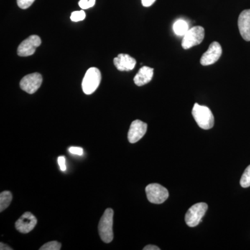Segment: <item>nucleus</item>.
I'll list each match as a JSON object with an SVG mask.
<instances>
[{"label":"nucleus","instance_id":"f257e3e1","mask_svg":"<svg viewBox=\"0 0 250 250\" xmlns=\"http://www.w3.org/2000/svg\"><path fill=\"white\" fill-rule=\"evenodd\" d=\"M192 114L197 124L202 129H211L214 125V116L210 108L195 104L192 110Z\"/></svg>","mask_w":250,"mask_h":250},{"label":"nucleus","instance_id":"f03ea898","mask_svg":"<svg viewBox=\"0 0 250 250\" xmlns=\"http://www.w3.org/2000/svg\"><path fill=\"white\" fill-rule=\"evenodd\" d=\"M113 209L106 208L99 223V233L105 243H110L113 239Z\"/></svg>","mask_w":250,"mask_h":250},{"label":"nucleus","instance_id":"7ed1b4c3","mask_svg":"<svg viewBox=\"0 0 250 250\" xmlns=\"http://www.w3.org/2000/svg\"><path fill=\"white\" fill-rule=\"evenodd\" d=\"M102 75L99 69L97 67H90L85 72V75L82 82V89L86 95H91L100 85L101 82Z\"/></svg>","mask_w":250,"mask_h":250},{"label":"nucleus","instance_id":"20e7f679","mask_svg":"<svg viewBox=\"0 0 250 250\" xmlns=\"http://www.w3.org/2000/svg\"><path fill=\"white\" fill-rule=\"evenodd\" d=\"M208 209V205L205 202H200L192 206L185 216L186 223L190 228H194L201 223L202 219L205 216Z\"/></svg>","mask_w":250,"mask_h":250},{"label":"nucleus","instance_id":"39448f33","mask_svg":"<svg viewBox=\"0 0 250 250\" xmlns=\"http://www.w3.org/2000/svg\"><path fill=\"white\" fill-rule=\"evenodd\" d=\"M146 195L151 203L160 205L168 198V190L159 184H151L146 187Z\"/></svg>","mask_w":250,"mask_h":250},{"label":"nucleus","instance_id":"423d86ee","mask_svg":"<svg viewBox=\"0 0 250 250\" xmlns=\"http://www.w3.org/2000/svg\"><path fill=\"white\" fill-rule=\"evenodd\" d=\"M205 39V29L196 26L188 29L184 36L182 46L184 49L191 48L194 46L200 45Z\"/></svg>","mask_w":250,"mask_h":250},{"label":"nucleus","instance_id":"0eeeda50","mask_svg":"<svg viewBox=\"0 0 250 250\" xmlns=\"http://www.w3.org/2000/svg\"><path fill=\"white\" fill-rule=\"evenodd\" d=\"M42 82V77L41 74L34 72L23 77L20 85L24 91L29 94H34L40 88Z\"/></svg>","mask_w":250,"mask_h":250},{"label":"nucleus","instance_id":"6e6552de","mask_svg":"<svg viewBox=\"0 0 250 250\" xmlns=\"http://www.w3.org/2000/svg\"><path fill=\"white\" fill-rule=\"evenodd\" d=\"M41 39L39 36L32 35L23 41L18 46V54L20 57H29L35 53L36 49L41 45Z\"/></svg>","mask_w":250,"mask_h":250},{"label":"nucleus","instance_id":"1a4fd4ad","mask_svg":"<svg viewBox=\"0 0 250 250\" xmlns=\"http://www.w3.org/2000/svg\"><path fill=\"white\" fill-rule=\"evenodd\" d=\"M223 53L221 45L218 42H213L208 47L207 52L202 55L200 63L204 66L212 65L218 62Z\"/></svg>","mask_w":250,"mask_h":250},{"label":"nucleus","instance_id":"9d476101","mask_svg":"<svg viewBox=\"0 0 250 250\" xmlns=\"http://www.w3.org/2000/svg\"><path fill=\"white\" fill-rule=\"evenodd\" d=\"M37 224V219L30 212H26L16 223V228L19 232L27 233L32 231Z\"/></svg>","mask_w":250,"mask_h":250},{"label":"nucleus","instance_id":"9b49d317","mask_svg":"<svg viewBox=\"0 0 250 250\" xmlns=\"http://www.w3.org/2000/svg\"><path fill=\"white\" fill-rule=\"evenodd\" d=\"M147 129V125L146 123L139 120H136L132 122L128 132V140L129 143H137L146 134Z\"/></svg>","mask_w":250,"mask_h":250},{"label":"nucleus","instance_id":"f8f14e48","mask_svg":"<svg viewBox=\"0 0 250 250\" xmlns=\"http://www.w3.org/2000/svg\"><path fill=\"white\" fill-rule=\"evenodd\" d=\"M238 25L242 38L250 41V9L242 11L238 17Z\"/></svg>","mask_w":250,"mask_h":250},{"label":"nucleus","instance_id":"ddd939ff","mask_svg":"<svg viewBox=\"0 0 250 250\" xmlns=\"http://www.w3.org/2000/svg\"><path fill=\"white\" fill-rule=\"evenodd\" d=\"M113 62L120 71H130L134 68L136 61L129 54H121L113 59Z\"/></svg>","mask_w":250,"mask_h":250},{"label":"nucleus","instance_id":"4468645a","mask_svg":"<svg viewBox=\"0 0 250 250\" xmlns=\"http://www.w3.org/2000/svg\"><path fill=\"white\" fill-rule=\"evenodd\" d=\"M153 75H154V69L152 67L147 66L141 67L134 77L135 84L137 85L138 86L147 84L152 80Z\"/></svg>","mask_w":250,"mask_h":250},{"label":"nucleus","instance_id":"2eb2a0df","mask_svg":"<svg viewBox=\"0 0 250 250\" xmlns=\"http://www.w3.org/2000/svg\"><path fill=\"white\" fill-rule=\"evenodd\" d=\"M174 33L177 36H184L188 31V24L183 20H179L174 22L173 25Z\"/></svg>","mask_w":250,"mask_h":250},{"label":"nucleus","instance_id":"dca6fc26","mask_svg":"<svg viewBox=\"0 0 250 250\" xmlns=\"http://www.w3.org/2000/svg\"><path fill=\"white\" fill-rule=\"evenodd\" d=\"M12 194L9 191H4L0 194V211H4L11 205Z\"/></svg>","mask_w":250,"mask_h":250},{"label":"nucleus","instance_id":"f3484780","mask_svg":"<svg viewBox=\"0 0 250 250\" xmlns=\"http://www.w3.org/2000/svg\"><path fill=\"white\" fill-rule=\"evenodd\" d=\"M240 184L243 188L250 187V165L247 167L244 173L242 175Z\"/></svg>","mask_w":250,"mask_h":250},{"label":"nucleus","instance_id":"a211bd4d","mask_svg":"<svg viewBox=\"0 0 250 250\" xmlns=\"http://www.w3.org/2000/svg\"><path fill=\"white\" fill-rule=\"evenodd\" d=\"M62 244L57 241H50L45 243L40 248V250H61Z\"/></svg>","mask_w":250,"mask_h":250},{"label":"nucleus","instance_id":"6ab92c4d","mask_svg":"<svg viewBox=\"0 0 250 250\" xmlns=\"http://www.w3.org/2000/svg\"><path fill=\"white\" fill-rule=\"evenodd\" d=\"M85 18V13L83 10L82 11H74L72 13L70 19L73 22H79V21H83Z\"/></svg>","mask_w":250,"mask_h":250},{"label":"nucleus","instance_id":"aec40b11","mask_svg":"<svg viewBox=\"0 0 250 250\" xmlns=\"http://www.w3.org/2000/svg\"><path fill=\"white\" fill-rule=\"evenodd\" d=\"M95 4V0H80L79 5L82 9H88L93 7Z\"/></svg>","mask_w":250,"mask_h":250},{"label":"nucleus","instance_id":"412c9836","mask_svg":"<svg viewBox=\"0 0 250 250\" xmlns=\"http://www.w3.org/2000/svg\"><path fill=\"white\" fill-rule=\"evenodd\" d=\"M35 0H17L18 6L21 9H26L30 7Z\"/></svg>","mask_w":250,"mask_h":250},{"label":"nucleus","instance_id":"4be33fe9","mask_svg":"<svg viewBox=\"0 0 250 250\" xmlns=\"http://www.w3.org/2000/svg\"><path fill=\"white\" fill-rule=\"evenodd\" d=\"M69 152L72 154H76V155L82 156L83 154V150L82 147H71L69 148Z\"/></svg>","mask_w":250,"mask_h":250},{"label":"nucleus","instance_id":"5701e85b","mask_svg":"<svg viewBox=\"0 0 250 250\" xmlns=\"http://www.w3.org/2000/svg\"><path fill=\"white\" fill-rule=\"evenodd\" d=\"M58 164L59 167H60L61 170L65 171L66 170L65 156H61L58 157Z\"/></svg>","mask_w":250,"mask_h":250},{"label":"nucleus","instance_id":"b1692460","mask_svg":"<svg viewBox=\"0 0 250 250\" xmlns=\"http://www.w3.org/2000/svg\"><path fill=\"white\" fill-rule=\"evenodd\" d=\"M156 0H141V2L145 7H149V6H152Z\"/></svg>","mask_w":250,"mask_h":250},{"label":"nucleus","instance_id":"393cba45","mask_svg":"<svg viewBox=\"0 0 250 250\" xmlns=\"http://www.w3.org/2000/svg\"><path fill=\"white\" fill-rule=\"evenodd\" d=\"M143 250H160V248L159 247L153 246V245H148L143 248Z\"/></svg>","mask_w":250,"mask_h":250},{"label":"nucleus","instance_id":"a878e982","mask_svg":"<svg viewBox=\"0 0 250 250\" xmlns=\"http://www.w3.org/2000/svg\"><path fill=\"white\" fill-rule=\"evenodd\" d=\"M0 250H11L12 248H10L9 246H6L4 243H0Z\"/></svg>","mask_w":250,"mask_h":250}]
</instances>
